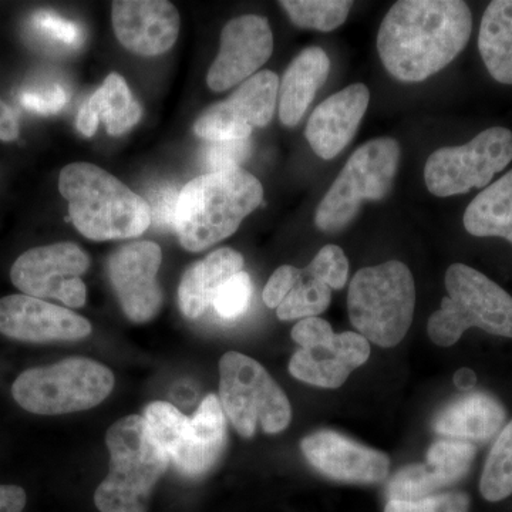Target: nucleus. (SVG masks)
Listing matches in <instances>:
<instances>
[{"instance_id":"nucleus-1","label":"nucleus","mask_w":512,"mask_h":512,"mask_svg":"<svg viewBox=\"0 0 512 512\" xmlns=\"http://www.w3.org/2000/svg\"><path fill=\"white\" fill-rule=\"evenodd\" d=\"M473 16L461 0H400L384 16L377 52L384 69L404 83L441 72L467 46Z\"/></svg>"},{"instance_id":"nucleus-2","label":"nucleus","mask_w":512,"mask_h":512,"mask_svg":"<svg viewBox=\"0 0 512 512\" xmlns=\"http://www.w3.org/2000/svg\"><path fill=\"white\" fill-rule=\"evenodd\" d=\"M262 200V184L242 168L200 175L178 195L174 231L187 251H204L235 234Z\"/></svg>"},{"instance_id":"nucleus-3","label":"nucleus","mask_w":512,"mask_h":512,"mask_svg":"<svg viewBox=\"0 0 512 512\" xmlns=\"http://www.w3.org/2000/svg\"><path fill=\"white\" fill-rule=\"evenodd\" d=\"M59 190L69 202L74 227L93 241L140 237L151 225L146 198L97 165H66L60 173Z\"/></svg>"},{"instance_id":"nucleus-4","label":"nucleus","mask_w":512,"mask_h":512,"mask_svg":"<svg viewBox=\"0 0 512 512\" xmlns=\"http://www.w3.org/2000/svg\"><path fill=\"white\" fill-rule=\"evenodd\" d=\"M109 476L94 494L100 512H147L151 494L164 476L170 458L148 433L143 416H127L106 434Z\"/></svg>"},{"instance_id":"nucleus-5","label":"nucleus","mask_w":512,"mask_h":512,"mask_svg":"<svg viewBox=\"0 0 512 512\" xmlns=\"http://www.w3.org/2000/svg\"><path fill=\"white\" fill-rule=\"evenodd\" d=\"M416 308L412 272L400 261L360 269L350 282L348 312L359 335L380 348L399 345Z\"/></svg>"},{"instance_id":"nucleus-6","label":"nucleus","mask_w":512,"mask_h":512,"mask_svg":"<svg viewBox=\"0 0 512 512\" xmlns=\"http://www.w3.org/2000/svg\"><path fill=\"white\" fill-rule=\"evenodd\" d=\"M444 284L448 296L427 325L433 343L450 348L471 328L512 338V296L500 285L464 264L451 265Z\"/></svg>"},{"instance_id":"nucleus-7","label":"nucleus","mask_w":512,"mask_h":512,"mask_svg":"<svg viewBox=\"0 0 512 512\" xmlns=\"http://www.w3.org/2000/svg\"><path fill=\"white\" fill-rule=\"evenodd\" d=\"M113 389L109 367L86 357H69L25 370L13 383L12 396L26 412L60 416L99 406Z\"/></svg>"},{"instance_id":"nucleus-8","label":"nucleus","mask_w":512,"mask_h":512,"mask_svg":"<svg viewBox=\"0 0 512 512\" xmlns=\"http://www.w3.org/2000/svg\"><path fill=\"white\" fill-rule=\"evenodd\" d=\"M220 402L234 429L245 439L256 429L278 434L288 429L292 407L278 383L255 359L228 352L220 360Z\"/></svg>"},{"instance_id":"nucleus-9","label":"nucleus","mask_w":512,"mask_h":512,"mask_svg":"<svg viewBox=\"0 0 512 512\" xmlns=\"http://www.w3.org/2000/svg\"><path fill=\"white\" fill-rule=\"evenodd\" d=\"M400 161L393 138H376L357 148L330 185L315 214L316 227L336 232L353 221L366 201H380L392 190Z\"/></svg>"},{"instance_id":"nucleus-10","label":"nucleus","mask_w":512,"mask_h":512,"mask_svg":"<svg viewBox=\"0 0 512 512\" xmlns=\"http://www.w3.org/2000/svg\"><path fill=\"white\" fill-rule=\"evenodd\" d=\"M511 161L512 131L487 128L464 146L434 151L424 167V181L436 197L467 194L474 188H487Z\"/></svg>"},{"instance_id":"nucleus-11","label":"nucleus","mask_w":512,"mask_h":512,"mask_svg":"<svg viewBox=\"0 0 512 512\" xmlns=\"http://www.w3.org/2000/svg\"><path fill=\"white\" fill-rule=\"evenodd\" d=\"M90 258L73 242L29 249L19 256L10 269L12 284L23 295L37 299H55L82 308L87 289L80 276L89 269Z\"/></svg>"},{"instance_id":"nucleus-12","label":"nucleus","mask_w":512,"mask_h":512,"mask_svg":"<svg viewBox=\"0 0 512 512\" xmlns=\"http://www.w3.org/2000/svg\"><path fill=\"white\" fill-rule=\"evenodd\" d=\"M278 93V74H254L229 99L201 114L194 124L195 136L210 143L249 140L254 128L268 126L274 117Z\"/></svg>"},{"instance_id":"nucleus-13","label":"nucleus","mask_w":512,"mask_h":512,"mask_svg":"<svg viewBox=\"0 0 512 512\" xmlns=\"http://www.w3.org/2000/svg\"><path fill=\"white\" fill-rule=\"evenodd\" d=\"M161 261L160 245L151 241L131 242L110 256V282L131 322L146 323L160 311L163 291L157 274Z\"/></svg>"},{"instance_id":"nucleus-14","label":"nucleus","mask_w":512,"mask_h":512,"mask_svg":"<svg viewBox=\"0 0 512 512\" xmlns=\"http://www.w3.org/2000/svg\"><path fill=\"white\" fill-rule=\"evenodd\" d=\"M274 52L268 19L245 15L229 20L222 30L220 53L207 76L212 92H225L247 82Z\"/></svg>"},{"instance_id":"nucleus-15","label":"nucleus","mask_w":512,"mask_h":512,"mask_svg":"<svg viewBox=\"0 0 512 512\" xmlns=\"http://www.w3.org/2000/svg\"><path fill=\"white\" fill-rule=\"evenodd\" d=\"M0 333L20 342H76L92 333V323L55 303L20 293L0 299Z\"/></svg>"},{"instance_id":"nucleus-16","label":"nucleus","mask_w":512,"mask_h":512,"mask_svg":"<svg viewBox=\"0 0 512 512\" xmlns=\"http://www.w3.org/2000/svg\"><path fill=\"white\" fill-rule=\"evenodd\" d=\"M303 456L330 480L379 484L389 476L390 458L336 431H316L301 443Z\"/></svg>"},{"instance_id":"nucleus-17","label":"nucleus","mask_w":512,"mask_h":512,"mask_svg":"<svg viewBox=\"0 0 512 512\" xmlns=\"http://www.w3.org/2000/svg\"><path fill=\"white\" fill-rule=\"evenodd\" d=\"M477 448L461 440H439L429 448L424 464H410L390 480L389 500L419 501L458 483L467 476Z\"/></svg>"},{"instance_id":"nucleus-18","label":"nucleus","mask_w":512,"mask_h":512,"mask_svg":"<svg viewBox=\"0 0 512 512\" xmlns=\"http://www.w3.org/2000/svg\"><path fill=\"white\" fill-rule=\"evenodd\" d=\"M111 22L121 45L140 56L168 52L180 33V15L165 0H116Z\"/></svg>"},{"instance_id":"nucleus-19","label":"nucleus","mask_w":512,"mask_h":512,"mask_svg":"<svg viewBox=\"0 0 512 512\" xmlns=\"http://www.w3.org/2000/svg\"><path fill=\"white\" fill-rule=\"evenodd\" d=\"M370 103L365 84L357 83L328 97L309 117L305 137L322 160L338 157L355 137Z\"/></svg>"},{"instance_id":"nucleus-20","label":"nucleus","mask_w":512,"mask_h":512,"mask_svg":"<svg viewBox=\"0 0 512 512\" xmlns=\"http://www.w3.org/2000/svg\"><path fill=\"white\" fill-rule=\"evenodd\" d=\"M369 356V340L362 335L335 333L325 345L299 349L289 362V372L303 383L323 389H338L353 370L365 365Z\"/></svg>"},{"instance_id":"nucleus-21","label":"nucleus","mask_w":512,"mask_h":512,"mask_svg":"<svg viewBox=\"0 0 512 512\" xmlns=\"http://www.w3.org/2000/svg\"><path fill=\"white\" fill-rule=\"evenodd\" d=\"M227 443V423L220 397L208 394L190 417L187 443L173 463L184 476H204L217 463Z\"/></svg>"},{"instance_id":"nucleus-22","label":"nucleus","mask_w":512,"mask_h":512,"mask_svg":"<svg viewBox=\"0 0 512 512\" xmlns=\"http://www.w3.org/2000/svg\"><path fill=\"white\" fill-rule=\"evenodd\" d=\"M505 417L503 404L495 397L468 393L437 414L433 429L447 439L485 443L500 433Z\"/></svg>"},{"instance_id":"nucleus-23","label":"nucleus","mask_w":512,"mask_h":512,"mask_svg":"<svg viewBox=\"0 0 512 512\" xmlns=\"http://www.w3.org/2000/svg\"><path fill=\"white\" fill-rule=\"evenodd\" d=\"M141 116L143 109L131 94L126 80L119 73H111L83 104L76 126L83 136L93 137L100 121H103L110 136H121L136 126Z\"/></svg>"},{"instance_id":"nucleus-24","label":"nucleus","mask_w":512,"mask_h":512,"mask_svg":"<svg viewBox=\"0 0 512 512\" xmlns=\"http://www.w3.org/2000/svg\"><path fill=\"white\" fill-rule=\"evenodd\" d=\"M329 72V57L320 47H309L292 60L279 84V119L284 126L301 123Z\"/></svg>"},{"instance_id":"nucleus-25","label":"nucleus","mask_w":512,"mask_h":512,"mask_svg":"<svg viewBox=\"0 0 512 512\" xmlns=\"http://www.w3.org/2000/svg\"><path fill=\"white\" fill-rule=\"evenodd\" d=\"M244 268V258L232 248H221L185 271L178 301L185 318L198 319L214 301L218 289Z\"/></svg>"},{"instance_id":"nucleus-26","label":"nucleus","mask_w":512,"mask_h":512,"mask_svg":"<svg viewBox=\"0 0 512 512\" xmlns=\"http://www.w3.org/2000/svg\"><path fill=\"white\" fill-rule=\"evenodd\" d=\"M463 221L473 237L504 238L512 245V170L470 202Z\"/></svg>"},{"instance_id":"nucleus-27","label":"nucleus","mask_w":512,"mask_h":512,"mask_svg":"<svg viewBox=\"0 0 512 512\" xmlns=\"http://www.w3.org/2000/svg\"><path fill=\"white\" fill-rule=\"evenodd\" d=\"M478 50L495 82L512 84V0H494L485 9Z\"/></svg>"},{"instance_id":"nucleus-28","label":"nucleus","mask_w":512,"mask_h":512,"mask_svg":"<svg viewBox=\"0 0 512 512\" xmlns=\"http://www.w3.org/2000/svg\"><path fill=\"white\" fill-rule=\"evenodd\" d=\"M143 419L150 436L173 463L187 443L190 417L181 413L174 404L153 402L144 409Z\"/></svg>"},{"instance_id":"nucleus-29","label":"nucleus","mask_w":512,"mask_h":512,"mask_svg":"<svg viewBox=\"0 0 512 512\" xmlns=\"http://www.w3.org/2000/svg\"><path fill=\"white\" fill-rule=\"evenodd\" d=\"M481 495L498 503L512 495V420L498 434L480 480Z\"/></svg>"},{"instance_id":"nucleus-30","label":"nucleus","mask_w":512,"mask_h":512,"mask_svg":"<svg viewBox=\"0 0 512 512\" xmlns=\"http://www.w3.org/2000/svg\"><path fill=\"white\" fill-rule=\"evenodd\" d=\"M279 5L299 28L332 32L346 22L353 3L349 0H284Z\"/></svg>"},{"instance_id":"nucleus-31","label":"nucleus","mask_w":512,"mask_h":512,"mask_svg":"<svg viewBox=\"0 0 512 512\" xmlns=\"http://www.w3.org/2000/svg\"><path fill=\"white\" fill-rule=\"evenodd\" d=\"M332 292L328 285L306 275L301 269L298 282L278 308V318L295 320L316 318L329 308Z\"/></svg>"},{"instance_id":"nucleus-32","label":"nucleus","mask_w":512,"mask_h":512,"mask_svg":"<svg viewBox=\"0 0 512 512\" xmlns=\"http://www.w3.org/2000/svg\"><path fill=\"white\" fill-rule=\"evenodd\" d=\"M29 26L33 35L52 49L77 50L84 42L82 26L53 10H37L30 16Z\"/></svg>"},{"instance_id":"nucleus-33","label":"nucleus","mask_w":512,"mask_h":512,"mask_svg":"<svg viewBox=\"0 0 512 512\" xmlns=\"http://www.w3.org/2000/svg\"><path fill=\"white\" fill-rule=\"evenodd\" d=\"M252 293L254 288H252L251 276L244 271L238 272L218 289L212 301V308L221 319L241 318L251 305Z\"/></svg>"},{"instance_id":"nucleus-34","label":"nucleus","mask_w":512,"mask_h":512,"mask_svg":"<svg viewBox=\"0 0 512 512\" xmlns=\"http://www.w3.org/2000/svg\"><path fill=\"white\" fill-rule=\"evenodd\" d=\"M302 271L330 289H342L348 282L349 261L338 245H326Z\"/></svg>"},{"instance_id":"nucleus-35","label":"nucleus","mask_w":512,"mask_h":512,"mask_svg":"<svg viewBox=\"0 0 512 512\" xmlns=\"http://www.w3.org/2000/svg\"><path fill=\"white\" fill-rule=\"evenodd\" d=\"M69 100V90L57 82L33 83L26 86L19 94L23 109L43 114V116L60 113Z\"/></svg>"},{"instance_id":"nucleus-36","label":"nucleus","mask_w":512,"mask_h":512,"mask_svg":"<svg viewBox=\"0 0 512 512\" xmlns=\"http://www.w3.org/2000/svg\"><path fill=\"white\" fill-rule=\"evenodd\" d=\"M384 512H470V497L461 491H450L419 501H387Z\"/></svg>"},{"instance_id":"nucleus-37","label":"nucleus","mask_w":512,"mask_h":512,"mask_svg":"<svg viewBox=\"0 0 512 512\" xmlns=\"http://www.w3.org/2000/svg\"><path fill=\"white\" fill-rule=\"evenodd\" d=\"M251 151V141H220L210 143L204 148L202 161L208 168V173L231 170L239 167L242 161L247 160Z\"/></svg>"},{"instance_id":"nucleus-38","label":"nucleus","mask_w":512,"mask_h":512,"mask_svg":"<svg viewBox=\"0 0 512 512\" xmlns=\"http://www.w3.org/2000/svg\"><path fill=\"white\" fill-rule=\"evenodd\" d=\"M178 195L180 192L171 185H165L151 192L150 200H147L151 210V224L154 222L160 228L175 229Z\"/></svg>"},{"instance_id":"nucleus-39","label":"nucleus","mask_w":512,"mask_h":512,"mask_svg":"<svg viewBox=\"0 0 512 512\" xmlns=\"http://www.w3.org/2000/svg\"><path fill=\"white\" fill-rule=\"evenodd\" d=\"M299 274L301 269L293 268L291 265L276 269L264 289L265 305L271 309H278L298 282Z\"/></svg>"},{"instance_id":"nucleus-40","label":"nucleus","mask_w":512,"mask_h":512,"mask_svg":"<svg viewBox=\"0 0 512 512\" xmlns=\"http://www.w3.org/2000/svg\"><path fill=\"white\" fill-rule=\"evenodd\" d=\"M333 336H335V332H333L332 326L318 316L299 320L292 329V339L302 349L325 345Z\"/></svg>"},{"instance_id":"nucleus-41","label":"nucleus","mask_w":512,"mask_h":512,"mask_svg":"<svg viewBox=\"0 0 512 512\" xmlns=\"http://www.w3.org/2000/svg\"><path fill=\"white\" fill-rule=\"evenodd\" d=\"M26 500V491L19 485L0 484V512H23Z\"/></svg>"},{"instance_id":"nucleus-42","label":"nucleus","mask_w":512,"mask_h":512,"mask_svg":"<svg viewBox=\"0 0 512 512\" xmlns=\"http://www.w3.org/2000/svg\"><path fill=\"white\" fill-rule=\"evenodd\" d=\"M19 137V123L15 111L0 100V140L13 141Z\"/></svg>"},{"instance_id":"nucleus-43","label":"nucleus","mask_w":512,"mask_h":512,"mask_svg":"<svg viewBox=\"0 0 512 512\" xmlns=\"http://www.w3.org/2000/svg\"><path fill=\"white\" fill-rule=\"evenodd\" d=\"M476 382L477 377L474 375L473 370L470 369L458 370L456 376H454V383H456L458 389L464 390V392L473 389L476 386Z\"/></svg>"}]
</instances>
